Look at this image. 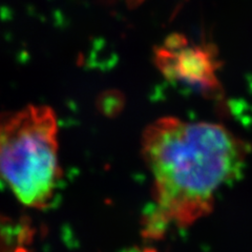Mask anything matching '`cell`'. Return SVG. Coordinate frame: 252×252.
Wrapping results in <instances>:
<instances>
[{"instance_id":"6da1fadb","label":"cell","mask_w":252,"mask_h":252,"mask_svg":"<svg viewBox=\"0 0 252 252\" xmlns=\"http://www.w3.org/2000/svg\"><path fill=\"white\" fill-rule=\"evenodd\" d=\"M249 147L224 126L166 117L147 126L142 155L153 177V203L143 220L146 238L185 228L208 216L217 193L245 166Z\"/></svg>"},{"instance_id":"7a4b0ae2","label":"cell","mask_w":252,"mask_h":252,"mask_svg":"<svg viewBox=\"0 0 252 252\" xmlns=\"http://www.w3.org/2000/svg\"><path fill=\"white\" fill-rule=\"evenodd\" d=\"M62 176L58 120L46 105L0 113V180L20 203L43 209Z\"/></svg>"},{"instance_id":"3957f363","label":"cell","mask_w":252,"mask_h":252,"mask_svg":"<svg viewBox=\"0 0 252 252\" xmlns=\"http://www.w3.org/2000/svg\"><path fill=\"white\" fill-rule=\"evenodd\" d=\"M155 63L170 81L182 83L210 96L219 93V61L212 45H187L179 52H170L164 46L157 47Z\"/></svg>"},{"instance_id":"277c9868","label":"cell","mask_w":252,"mask_h":252,"mask_svg":"<svg viewBox=\"0 0 252 252\" xmlns=\"http://www.w3.org/2000/svg\"><path fill=\"white\" fill-rule=\"evenodd\" d=\"M188 45L187 38L180 33H173L166 37L164 41V47L170 52H179Z\"/></svg>"},{"instance_id":"5b68a950","label":"cell","mask_w":252,"mask_h":252,"mask_svg":"<svg viewBox=\"0 0 252 252\" xmlns=\"http://www.w3.org/2000/svg\"><path fill=\"white\" fill-rule=\"evenodd\" d=\"M122 252H156L154 249L152 248H146V247H131V248H128V249H125L124 251Z\"/></svg>"},{"instance_id":"8992f818","label":"cell","mask_w":252,"mask_h":252,"mask_svg":"<svg viewBox=\"0 0 252 252\" xmlns=\"http://www.w3.org/2000/svg\"><path fill=\"white\" fill-rule=\"evenodd\" d=\"M144 0H126V2H127L129 7H137Z\"/></svg>"}]
</instances>
